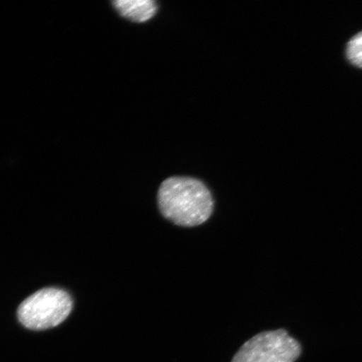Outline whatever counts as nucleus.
<instances>
[{
	"label": "nucleus",
	"instance_id": "4",
	"mask_svg": "<svg viewBox=\"0 0 362 362\" xmlns=\"http://www.w3.org/2000/svg\"><path fill=\"white\" fill-rule=\"evenodd\" d=\"M112 4L121 16L135 22L151 19L157 10L153 0H117Z\"/></svg>",
	"mask_w": 362,
	"mask_h": 362
},
{
	"label": "nucleus",
	"instance_id": "5",
	"mask_svg": "<svg viewBox=\"0 0 362 362\" xmlns=\"http://www.w3.org/2000/svg\"><path fill=\"white\" fill-rule=\"evenodd\" d=\"M346 55L353 65L362 68V31L356 34L348 43Z\"/></svg>",
	"mask_w": 362,
	"mask_h": 362
},
{
	"label": "nucleus",
	"instance_id": "3",
	"mask_svg": "<svg viewBox=\"0 0 362 362\" xmlns=\"http://www.w3.org/2000/svg\"><path fill=\"white\" fill-rule=\"evenodd\" d=\"M302 353L300 343L287 330L256 334L243 344L230 362H294Z\"/></svg>",
	"mask_w": 362,
	"mask_h": 362
},
{
	"label": "nucleus",
	"instance_id": "2",
	"mask_svg": "<svg viewBox=\"0 0 362 362\" xmlns=\"http://www.w3.org/2000/svg\"><path fill=\"white\" fill-rule=\"evenodd\" d=\"M70 294L57 288L40 289L21 303L18 319L27 329L42 330L57 327L72 310Z\"/></svg>",
	"mask_w": 362,
	"mask_h": 362
},
{
	"label": "nucleus",
	"instance_id": "1",
	"mask_svg": "<svg viewBox=\"0 0 362 362\" xmlns=\"http://www.w3.org/2000/svg\"><path fill=\"white\" fill-rule=\"evenodd\" d=\"M163 216L175 225L192 228L205 223L214 212L210 189L202 181L173 176L163 181L158 192Z\"/></svg>",
	"mask_w": 362,
	"mask_h": 362
}]
</instances>
